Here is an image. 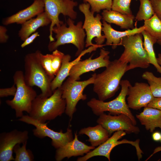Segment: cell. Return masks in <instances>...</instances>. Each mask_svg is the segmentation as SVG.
I'll return each mask as SVG.
<instances>
[{"label":"cell","mask_w":161,"mask_h":161,"mask_svg":"<svg viewBox=\"0 0 161 161\" xmlns=\"http://www.w3.org/2000/svg\"><path fill=\"white\" fill-rule=\"evenodd\" d=\"M128 64L119 59L110 61L105 69L96 75L93 90L98 99L105 101L113 97L120 88L121 79L127 72Z\"/></svg>","instance_id":"obj_1"},{"label":"cell","mask_w":161,"mask_h":161,"mask_svg":"<svg viewBox=\"0 0 161 161\" xmlns=\"http://www.w3.org/2000/svg\"><path fill=\"white\" fill-rule=\"evenodd\" d=\"M62 93L61 86L54 91L50 97H44L41 94L37 95L32 102L29 115L42 123L61 116L65 112L66 105Z\"/></svg>","instance_id":"obj_2"},{"label":"cell","mask_w":161,"mask_h":161,"mask_svg":"<svg viewBox=\"0 0 161 161\" xmlns=\"http://www.w3.org/2000/svg\"><path fill=\"white\" fill-rule=\"evenodd\" d=\"M143 37L141 33L121 39L120 45L124 47V50L118 59L129 64L127 71L137 68L145 69L150 66L148 55L143 47Z\"/></svg>","instance_id":"obj_3"},{"label":"cell","mask_w":161,"mask_h":161,"mask_svg":"<svg viewBox=\"0 0 161 161\" xmlns=\"http://www.w3.org/2000/svg\"><path fill=\"white\" fill-rule=\"evenodd\" d=\"M67 23L68 27L66 24L63 23L53 27L52 32L55 33L56 39L54 41L49 42L48 49L49 51L53 52L60 46L72 44L77 49L75 56L78 57L84 50L85 46L84 39L86 34L83 28V23L80 21L75 25L73 20L69 18Z\"/></svg>","instance_id":"obj_4"},{"label":"cell","mask_w":161,"mask_h":161,"mask_svg":"<svg viewBox=\"0 0 161 161\" xmlns=\"http://www.w3.org/2000/svg\"><path fill=\"white\" fill-rule=\"evenodd\" d=\"M24 67V79L27 84L31 87L38 86L43 97L51 96L53 93L51 87L52 80L42 66L36 51L26 55Z\"/></svg>","instance_id":"obj_5"},{"label":"cell","mask_w":161,"mask_h":161,"mask_svg":"<svg viewBox=\"0 0 161 161\" xmlns=\"http://www.w3.org/2000/svg\"><path fill=\"white\" fill-rule=\"evenodd\" d=\"M131 85L129 80H122L120 83L121 91L114 99L105 102L93 98L87 102V105L97 116H99L106 112H109L110 114H124L130 118L134 125H136L137 121L126 102L128 89Z\"/></svg>","instance_id":"obj_6"},{"label":"cell","mask_w":161,"mask_h":161,"mask_svg":"<svg viewBox=\"0 0 161 161\" xmlns=\"http://www.w3.org/2000/svg\"><path fill=\"white\" fill-rule=\"evenodd\" d=\"M13 80L17 88L16 91L13 98L6 100V103L15 110L16 117L20 118L24 115V112L30 113L32 102L37 95L32 87L26 83L22 71H16L13 75Z\"/></svg>","instance_id":"obj_7"},{"label":"cell","mask_w":161,"mask_h":161,"mask_svg":"<svg viewBox=\"0 0 161 161\" xmlns=\"http://www.w3.org/2000/svg\"><path fill=\"white\" fill-rule=\"evenodd\" d=\"M96 75L95 73L88 79L82 81L74 80L69 77L61 86L62 97L66 104L65 113L71 119L76 110V106L79 101L87 99L86 95L83 94V91L87 86L93 84Z\"/></svg>","instance_id":"obj_8"},{"label":"cell","mask_w":161,"mask_h":161,"mask_svg":"<svg viewBox=\"0 0 161 161\" xmlns=\"http://www.w3.org/2000/svg\"><path fill=\"white\" fill-rule=\"evenodd\" d=\"M44 5V11L47 13L51 21L49 27V38L50 42L54 41L52 36V30L55 26H59L63 22L59 19L61 14L68 16L73 20L75 19L77 13L74 10L78 4L73 0H43Z\"/></svg>","instance_id":"obj_9"},{"label":"cell","mask_w":161,"mask_h":161,"mask_svg":"<svg viewBox=\"0 0 161 161\" xmlns=\"http://www.w3.org/2000/svg\"><path fill=\"white\" fill-rule=\"evenodd\" d=\"M18 120L35 126V128L32 130L33 135L40 139L46 137L50 138L52 140V145L56 149L64 146L74 139L72 130L69 128L65 133H63L62 130L59 132L56 131L49 128L47 123H41L29 115H23Z\"/></svg>","instance_id":"obj_10"},{"label":"cell","mask_w":161,"mask_h":161,"mask_svg":"<svg viewBox=\"0 0 161 161\" xmlns=\"http://www.w3.org/2000/svg\"><path fill=\"white\" fill-rule=\"evenodd\" d=\"M126 134V132L122 130L115 132L104 143L85 155L78 158L77 161H86L94 157L102 156L105 157L110 161V154L113 149L118 145L124 143L129 144L135 148L138 159L140 160L142 157V154L143 153L139 146L140 139H137L135 141L129 140L126 139L119 140Z\"/></svg>","instance_id":"obj_11"},{"label":"cell","mask_w":161,"mask_h":161,"mask_svg":"<svg viewBox=\"0 0 161 161\" xmlns=\"http://www.w3.org/2000/svg\"><path fill=\"white\" fill-rule=\"evenodd\" d=\"M90 7L88 3L85 2L79 6V10L84 14L85 17L83 28L86 32V47L95 44L92 42L94 38H95V41L96 44L99 45H102L106 39L104 35L101 34L103 25L101 20L102 16L97 14L94 17V13L90 10Z\"/></svg>","instance_id":"obj_12"},{"label":"cell","mask_w":161,"mask_h":161,"mask_svg":"<svg viewBox=\"0 0 161 161\" xmlns=\"http://www.w3.org/2000/svg\"><path fill=\"white\" fill-rule=\"evenodd\" d=\"M99 116L97 123L106 129L110 136L113 132L120 130L128 134H137L140 131L139 128L134 125L130 118L124 114L113 116L104 113Z\"/></svg>","instance_id":"obj_13"},{"label":"cell","mask_w":161,"mask_h":161,"mask_svg":"<svg viewBox=\"0 0 161 161\" xmlns=\"http://www.w3.org/2000/svg\"><path fill=\"white\" fill-rule=\"evenodd\" d=\"M28 132L14 129L9 132H4L0 134V161L14 160L13 153V148L18 144H23L27 141Z\"/></svg>","instance_id":"obj_14"},{"label":"cell","mask_w":161,"mask_h":161,"mask_svg":"<svg viewBox=\"0 0 161 161\" xmlns=\"http://www.w3.org/2000/svg\"><path fill=\"white\" fill-rule=\"evenodd\" d=\"M109 53V51L101 49L97 58L92 59V56L86 60L80 61L71 69L69 77L74 80H79L80 76L84 73L94 71L100 68L106 67L110 62Z\"/></svg>","instance_id":"obj_15"},{"label":"cell","mask_w":161,"mask_h":161,"mask_svg":"<svg viewBox=\"0 0 161 161\" xmlns=\"http://www.w3.org/2000/svg\"><path fill=\"white\" fill-rule=\"evenodd\" d=\"M127 96L129 107L136 110L147 106L154 97L148 84L143 82H136L130 86Z\"/></svg>","instance_id":"obj_16"},{"label":"cell","mask_w":161,"mask_h":161,"mask_svg":"<svg viewBox=\"0 0 161 161\" xmlns=\"http://www.w3.org/2000/svg\"><path fill=\"white\" fill-rule=\"evenodd\" d=\"M101 45L95 44L89 47L87 49L84 50L77 58L72 61H70L71 56L69 54L64 55L62 61L61 67L57 74L52 80L51 83V89L53 92L62 85L66 78L69 76L70 71L72 67L81 60V58L88 53H90L95 51L99 47H102Z\"/></svg>","instance_id":"obj_17"},{"label":"cell","mask_w":161,"mask_h":161,"mask_svg":"<svg viewBox=\"0 0 161 161\" xmlns=\"http://www.w3.org/2000/svg\"><path fill=\"white\" fill-rule=\"evenodd\" d=\"M95 147L89 146L80 141L77 132L72 141L64 146L56 149L55 158L57 161H61L65 158L69 159L72 157L84 156L94 149Z\"/></svg>","instance_id":"obj_18"},{"label":"cell","mask_w":161,"mask_h":161,"mask_svg":"<svg viewBox=\"0 0 161 161\" xmlns=\"http://www.w3.org/2000/svg\"><path fill=\"white\" fill-rule=\"evenodd\" d=\"M44 11V5L43 0H34L28 7L4 18L2 24L5 25L15 23L22 24Z\"/></svg>","instance_id":"obj_19"},{"label":"cell","mask_w":161,"mask_h":161,"mask_svg":"<svg viewBox=\"0 0 161 161\" xmlns=\"http://www.w3.org/2000/svg\"><path fill=\"white\" fill-rule=\"evenodd\" d=\"M36 52L42 66L52 80L60 69L64 54L57 49L53 51L51 54L45 55L39 50Z\"/></svg>","instance_id":"obj_20"},{"label":"cell","mask_w":161,"mask_h":161,"mask_svg":"<svg viewBox=\"0 0 161 161\" xmlns=\"http://www.w3.org/2000/svg\"><path fill=\"white\" fill-rule=\"evenodd\" d=\"M102 31L104 34V36L106 39L105 45H111L113 49H115L117 46L120 45L121 39L125 36L141 33L145 30L143 26L137 27L136 23L135 27L133 29H129L124 31H120L115 30L105 21H103Z\"/></svg>","instance_id":"obj_21"},{"label":"cell","mask_w":161,"mask_h":161,"mask_svg":"<svg viewBox=\"0 0 161 161\" xmlns=\"http://www.w3.org/2000/svg\"><path fill=\"white\" fill-rule=\"evenodd\" d=\"M136 117L145 129L151 132H153L157 128L161 129V110L146 106L141 112L136 115Z\"/></svg>","instance_id":"obj_22"},{"label":"cell","mask_w":161,"mask_h":161,"mask_svg":"<svg viewBox=\"0 0 161 161\" xmlns=\"http://www.w3.org/2000/svg\"><path fill=\"white\" fill-rule=\"evenodd\" d=\"M51 23L50 19L44 11L37 15L36 18H32L22 24L18 32V36L21 40L24 41L38 28L47 26Z\"/></svg>","instance_id":"obj_23"},{"label":"cell","mask_w":161,"mask_h":161,"mask_svg":"<svg viewBox=\"0 0 161 161\" xmlns=\"http://www.w3.org/2000/svg\"><path fill=\"white\" fill-rule=\"evenodd\" d=\"M102 19L110 24H114L121 28L128 30L134 28V16L132 15L123 14L112 10H103L102 13Z\"/></svg>","instance_id":"obj_24"},{"label":"cell","mask_w":161,"mask_h":161,"mask_svg":"<svg viewBox=\"0 0 161 161\" xmlns=\"http://www.w3.org/2000/svg\"><path fill=\"white\" fill-rule=\"evenodd\" d=\"M79 134L87 136L89 137L87 141L90 143L91 146L95 148L104 143L110 136L106 129L98 124L95 126L81 129Z\"/></svg>","instance_id":"obj_25"},{"label":"cell","mask_w":161,"mask_h":161,"mask_svg":"<svg viewBox=\"0 0 161 161\" xmlns=\"http://www.w3.org/2000/svg\"><path fill=\"white\" fill-rule=\"evenodd\" d=\"M144 39L143 47L148 55L150 63L154 66L157 71L161 74V66L158 64L154 50V45L157 39L144 30L141 33Z\"/></svg>","instance_id":"obj_26"},{"label":"cell","mask_w":161,"mask_h":161,"mask_svg":"<svg viewBox=\"0 0 161 161\" xmlns=\"http://www.w3.org/2000/svg\"><path fill=\"white\" fill-rule=\"evenodd\" d=\"M145 30L157 40L161 39V20L154 14L150 18L144 21Z\"/></svg>","instance_id":"obj_27"},{"label":"cell","mask_w":161,"mask_h":161,"mask_svg":"<svg viewBox=\"0 0 161 161\" xmlns=\"http://www.w3.org/2000/svg\"><path fill=\"white\" fill-rule=\"evenodd\" d=\"M148 83L154 97H161V77H157L150 72L146 71L142 75Z\"/></svg>","instance_id":"obj_28"},{"label":"cell","mask_w":161,"mask_h":161,"mask_svg":"<svg viewBox=\"0 0 161 161\" xmlns=\"http://www.w3.org/2000/svg\"><path fill=\"white\" fill-rule=\"evenodd\" d=\"M140 5L135 18L137 21H145L151 18L155 12L150 0H139Z\"/></svg>","instance_id":"obj_29"},{"label":"cell","mask_w":161,"mask_h":161,"mask_svg":"<svg viewBox=\"0 0 161 161\" xmlns=\"http://www.w3.org/2000/svg\"><path fill=\"white\" fill-rule=\"evenodd\" d=\"M27 141L22 144L21 146L20 144H16L14 147L13 151L15 154V161H32L34 157L32 151L27 149Z\"/></svg>","instance_id":"obj_30"},{"label":"cell","mask_w":161,"mask_h":161,"mask_svg":"<svg viewBox=\"0 0 161 161\" xmlns=\"http://www.w3.org/2000/svg\"><path fill=\"white\" fill-rule=\"evenodd\" d=\"M88 3L91 7V11L94 13H100L101 10H112V0H83Z\"/></svg>","instance_id":"obj_31"},{"label":"cell","mask_w":161,"mask_h":161,"mask_svg":"<svg viewBox=\"0 0 161 161\" xmlns=\"http://www.w3.org/2000/svg\"><path fill=\"white\" fill-rule=\"evenodd\" d=\"M131 0H112V10L123 14L132 15L130 8Z\"/></svg>","instance_id":"obj_32"},{"label":"cell","mask_w":161,"mask_h":161,"mask_svg":"<svg viewBox=\"0 0 161 161\" xmlns=\"http://www.w3.org/2000/svg\"><path fill=\"white\" fill-rule=\"evenodd\" d=\"M17 90L16 85L14 84L11 87L0 89L1 97H7L10 96H14Z\"/></svg>","instance_id":"obj_33"},{"label":"cell","mask_w":161,"mask_h":161,"mask_svg":"<svg viewBox=\"0 0 161 161\" xmlns=\"http://www.w3.org/2000/svg\"><path fill=\"white\" fill-rule=\"evenodd\" d=\"M155 13L161 20V0H150Z\"/></svg>","instance_id":"obj_34"},{"label":"cell","mask_w":161,"mask_h":161,"mask_svg":"<svg viewBox=\"0 0 161 161\" xmlns=\"http://www.w3.org/2000/svg\"><path fill=\"white\" fill-rule=\"evenodd\" d=\"M40 36L38 32H35L27 38L21 44V47L23 48L32 43L34 40Z\"/></svg>","instance_id":"obj_35"},{"label":"cell","mask_w":161,"mask_h":161,"mask_svg":"<svg viewBox=\"0 0 161 161\" xmlns=\"http://www.w3.org/2000/svg\"><path fill=\"white\" fill-rule=\"evenodd\" d=\"M7 30L6 28L2 26H0V42L1 43H6L9 38V36L7 34Z\"/></svg>","instance_id":"obj_36"},{"label":"cell","mask_w":161,"mask_h":161,"mask_svg":"<svg viewBox=\"0 0 161 161\" xmlns=\"http://www.w3.org/2000/svg\"><path fill=\"white\" fill-rule=\"evenodd\" d=\"M147 106L161 110V97H154Z\"/></svg>","instance_id":"obj_37"},{"label":"cell","mask_w":161,"mask_h":161,"mask_svg":"<svg viewBox=\"0 0 161 161\" xmlns=\"http://www.w3.org/2000/svg\"><path fill=\"white\" fill-rule=\"evenodd\" d=\"M153 140L155 141H159L161 139V133L159 131L154 132L152 135Z\"/></svg>","instance_id":"obj_38"},{"label":"cell","mask_w":161,"mask_h":161,"mask_svg":"<svg viewBox=\"0 0 161 161\" xmlns=\"http://www.w3.org/2000/svg\"><path fill=\"white\" fill-rule=\"evenodd\" d=\"M161 151V146H159L156 147L154 150L153 153L146 159L145 161L148 160L150 159L153 155L155 153Z\"/></svg>","instance_id":"obj_39"},{"label":"cell","mask_w":161,"mask_h":161,"mask_svg":"<svg viewBox=\"0 0 161 161\" xmlns=\"http://www.w3.org/2000/svg\"><path fill=\"white\" fill-rule=\"evenodd\" d=\"M157 59L158 64L161 66V53L158 54Z\"/></svg>","instance_id":"obj_40"},{"label":"cell","mask_w":161,"mask_h":161,"mask_svg":"<svg viewBox=\"0 0 161 161\" xmlns=\"http://www.w3.org/2000/svg\"><path fill=\"white\" fill-rule=\"evenodd\" d=\"M157 43L159 45L161 46V39L160 40H158L157 41Z\"/></svg>","instance_id":"obj_41"},{"label":"cell","mask_w":161,"mask_h":161,"mask_svg":"<svg viewBox=\"0 0 161 161\" xmlns=\"http://www.w3.org/2000/svg\"><path fill=\"white\" fill-rule=\"evenodd\" d=\"M160 141H161V140H160Z\"/></svg>","instance_id":"obj_42"}]
</instances>
